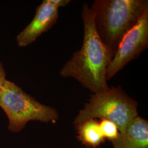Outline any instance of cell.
<instances>
[{
  "label": "cell",
  "instance_id": "9c48e42d",
  "mask_svg": "<svg viewBox=\"0 0 148 148\" xmlns=\"http://www.w3.org/2000/svg\"><path fill=\"white\" fill-rule=\"evenodd\" d=\"M99 123L101 132L105 139L106 138L111 142L116 139L120 132L114 122L105 119H101Z\"/></svg>",
  "mask_w": 148,
  "mask_h": 148
},
{
  "label": "cell",
  "instance_id": "277c9868",
  "mask_svg": "<svg viewBox=\"0 0 148 148\" xmlns=\"http://www.w3.org/2000/svg\"><path fill=\"white\" fill-rule=\"evenodd\" d=\"M0 107L7 116L8 129L12 132H20L29 122L55 123L59 118L55 108L40 103L9 80L0 93Z\"/></svg>",
  "mask_w": 148,
  "mask_h": 148
},
{
  "label": "cell",
  "instance_id": "8992f818",
  "mask_svg": "<svg viewBox=\"0 0 148 148\" xmlns=\"http://www.w3.org/2000/svg\"><path fill=\"white\" fill-rule=\"evenodd\" d=\"M58 18V8L49 0H44L36 9L32 21L16 36L19 47H24L35 42L43 33L49 30Z\"/></svg>",
  "mask_w": 148,
  "mask_h": 148
},
{
  "label": "cell",
  "instance_id": "ba28073f",
  "mask_svg": "<svg viewBox=\"0 0 148 148\" xmlns=\"http://www.w3.org/2000/svg\"><path fill=\"white\" fill-rule=\"evenodd\" d=\"M75 128L79 140L87 148H97L104 141L99 123L95 119L87 120Z\"/></svg>",
  "mask_w": 148,
  "mask_h": 148
},
{
  "label": "cell",
  "instance_id": "30bf717a",
  "mask_svg": "<svg viewBox=\"0 0 148 148\" xmlns=\"http://www.w3.org/2000/svg\"><path fill=\"white\" fill-rule=\"evenodd\" d=\"M6 73L4 67L0 61V93L3 90L7 81Z\"/></svg>",
  "mask_w": 148,
  "mask_h": 148
},
{
  "label": "cell",
  "instance_id": "6da1fadb",
  "mask_svg": "<svg viewBox=\"0 0 148 148\" xmlns=\"http://www.w3.org/2000/svg\"><path fill=\"white\" fill-rule=\"evenodd\" d=\"M84 35L81 49L75 52L59 71L63 77H73L93 93L109 89L106 70L112 57L95 29L94 14L87 3L82 6Z\"/></svg>",
  "mask_w": 148,
  "mask_h": 148
},
{
  "label": "cell",
  "instance_id": "3957f363",
  "mask_svg": "<svg viewBox=\"0 0 148 148\" xmlns=\"http://www.w3.org/2000/svg\"><path fill=\"white\" fill-rule=\"evenodd\" d=\"M137 116V101L119 86L93 93L74 119V125L77 127L87 120L99 118L114 122L122 132Z\"/></svg>",
  "mask_w": 148,
  "mask_h": 148
},
{
  "label": "cell",
  "instance_id": "52a82bcc",
  "mask_svg": "<svg viewBox=\"0 0 148 148\" xmlns=\"http://www.w3.org/2000/svg\"><path fill=\"white\" fill-rule=\"evenodd\" d=\"M112 143V148H148V121L136 117Z\"/></svg>",
  "mask_w": 148,
  "mask_h": 148
},
{
  "label": "cell",
  "instance_id": "8fae6325",
  "mask_svg": "<svg viewBox=\"0 0 148 148\" xmlns=\"http://www.w3.org/2000/svg\"><path fill=\"white\" fill-rule=\"evenodd\" d=\"M49 1L58 8L68 5L70 2V0H49Z\"/></svg>",
  "mask_w": 148,
  "mask_h": 148
},
{
  "label": "cell",
  "instance_id": "5b68a950",
  "mask_svg": "<svg viewBox=\"0 0 148 148\" xmlns=\"http://www.w3.org/2000/svg\"><path fill=\"white\" fill-rule=\"evenodd\" d=\"M148 46V9L143 13L137 23L123 36L106 73L110 79L127 64L137 58Z\"/></svg>",
  "mask_w": 148,
  "mask_h": 148
},
{
  "label": "cell",
  "instance_id": "7a4b0ae2",
  "mask_svg": "<svg viewBox=\"0 0 148 148\" xmlns=\"http://www.w3.org/2000/svg\"><path fill=\"white\" fill-rule=\"evenodd\" d=\"M90 9L96 31L113 58L122 38L148 9V1L95 0Z\"/></svg>",
  "mask_w": 148,
  "mask_h": 148
}]
</instances>
